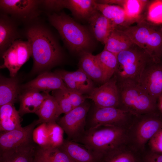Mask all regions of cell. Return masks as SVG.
Listing matches in <instances>:
<instances>
[{"label":"cell","instance_id":"obj_1","mask_svg":"<svg viewBox=\"0 0 162 162\" xmlns=\"http://www.w3.org/2000/svg\"><path fill=\"white\" fill-rule=\"evenodd\" d=\"M23 35L30 46L32 74L48 71L60 64L63 55L56 38L47 26L37 20L26 24Z\"/></svg>","mask_w":162,"mask_h":162},{"label":"cell","instance_id":"obj_2","mask_svg":"<svg viewBox=\"0 0 162 162\" xmlns=\"http://www.w3.org/2000/svg\"><path fill=\"white\" fill-rule=\"evenodd\" d=\"M50 24L58 31L71 52L80 55L89 51L92 44L90 34L84 26L64 12H46Z\"/></svg>","mask_w":162,"mask_h":162},{"label":"cell","instance_id":"obj_3","mask_svg":"<svg viewBox=\"0 0 162 162\" xmlns=\"http://www.w3.org/2000/svg\"><path fill=\"white\" fill-rule=\"evenodd\" d=\"M128 128L101 126L86 130L76 142L92 153L98 160L113 150L128 144Z\"/></svg>","mask_w":162,"mask_h":162},{"label":"cell","instance_id":"obj_4","mask_svg":"<svg viewBox=\"0 0 162 162\" xmlns=\"http://www.w3.org/2000/svg\"><path fill=\"white\" fill-rule=\"evenodd\" d=\"M120 96L119 108L134 116L158 111L157 101L140 83L129 80L117 81Z\"/></svg>","mask_w":162,"mask_h":162},{"label":"cell","instance_id":"obj_5","mask_svg":"<svg viewBox=\"0 0 162 162\" xmlns=\"http://www.w3.org/2000/svg\"><path fill=\"white\" fill-rule=\"evenodd\" d=\"M134 44L145 50L155 62L160 61L162 52V26L144 19L134 26L120 29Z\"/></svg>","mask_w":162,"mask_h":162},{"label":"cell","instance_id":"obj_6","mask_svg":"<svg viewBox=\"0 0 162 162\" xmlns=\"http://www.w3.org/2000/svg\"><path fill=\"white\" fill-rule=\"evenodd\" d=\"M162 128V114L158 111L135 116L128 128V144L141 154L146 144Z\"/></svg>","mask_w":162,"mask_h":162},{"label":"cell","instance_id":"obj_7","mask_svg":"<svg viewBox=\"0 0 162 162\" xmlns=\"http://www.w3.org/2000/svg\"><path fill=\"white\" fill-rule=\"evenodd\" d=\"M117 58L118 66L114 75L117 80H129L139 83L145 68L153 61L145 50L134 44L119 53Z\"/></svg>","mask_w":162,"mask_h":162},{"label":"cell","instance_id":"obj_8","mask_svg":"<svg viewBox=\"0 0 162 162\" xmlns=\"http://www.w3.org/2000/svg\"><path fill=\"white\" fill-rule=\"evenodd\" d=\"M135 116L129 112L115 107L100 108L95 106L87 115L86 130L101 126L128 128Z\"/></svg>","mask_w":162,"mask_h":162},{"label":"cell","instance_id":"obj_9","mask_svg":"<svg viewBox=\"0 0 162 162\" xmlns=\"http://www.w3.org/2000/svg\"><path fill=\"white\" fill-rule=\"evenodd\" d=\"M43 0H1L0 14L7 15L18 23L27 24L37 20L42 12Z\"/></svg>","mask_w":162,"mask_h":162},{"label":"cell","instance_id":"obj_10","mask_svg":"<svg viewBox=\"0 0 162 162\" xmlns=\"http://www.w3.org/2000/svg\"><path fill=\"white\" fill-rule=\"evenodd\" d=\"M90 108V104L85 102L59 119L57 124L66 134L68 139L77 142L84 134L86 118Z\"/></svg>","mask_w":162,"mask_h":162},{"label":"cell","instance_id":"obj_11","mask_svg":"<svg viewBox=\"0 0 162 162\" xmlns=\"http://www.w3.org/2000/svg\"><path fill=\"white\" fill-rule=\"evenodd\" d=\"M3 63L0 68H7L11 77L16 76L21 67L32 57L31 47L28 41L18 40L2 55Z\"/></svg>","mask_w":162,"mask_h":162},{"label":"cell","instance_id":"obj_12","mask_svg":"<svg viewBox=\"0 0 162 162\" xmlns=\"http://www.w3.org/2000/svg\"><path fill=\"white\" fill-rule=\"evenodd\" d=\"M87 98L91 99L98 107L119 108L120 96L116 76L114 75L99 87L94 88Z\"/></svg>","mask_w":162,"mask_h":162},{"label":"cell","instance_id":"obj_13","mask_svg":"<svg viewBox=\"0 0 162 162\" xmlns=\"http://www.w3.org/2000/svg\"><path fill=\"white\" fill-rule=\"evenodd\" d=\"M38 124V123L37 120H34L25 127L9 131L1 132L0 152L32 143L33 131Z\"/></svg>","mask_w":162,"mask_h":162},{"label":"cell","instance_id":"obj_14","mask_svg":"<svg viewBox=\"0 0 162 162\" xmlns=\"http://www.w3.org/2000/svg\"><path fill=\"white\" fill-rule=\"evenodd\" d=\"M97 3L96 1L93 0H50L49 7L51 11L54 12L67 8L76 17L88 19L97 10Z\"/></svg>","mask_w":162,"mask_h":162},{"label":"cell","instance_id":"obj_15","mask_svg":"<svg viewBox=\"0 0 162 162\" xmlns=\"http://www.w3.org/2000/svg\"><path fill=\"white\" fill-rule=\"evenodd\" d=\"M140 83L150 95L157 100L162 94V61H153L148 64L142 73Z\"/></svg>","mask_w":162,"mask_h":162},{"label":"cell","instance_id":"obj_16","mask_svg":"<svg viewBox=\"0 0 162 162\" xmlns=\"http://www.w3.org/2000/svg\"><path fill=\"white\" fill-rule=\"evenodd\" d=\"M54 72L60 76L67 88L73 91L88 94L95 88L93 81L79 68L74 71L58 70Z\"/></svg>","mask_w":162,"mask_h":162},{"label":"cell","instance_id":"obj_17","mask_svg":"<svg viewBox=\"0 0 162 162\" xmlns=\"http://www.w3.org/2000/svg\"><path fill=\"white\" fill-rule=\"evenodd\" d=\"M21 88L48 93L51 91L68 88L58 74L49 71L40 73L34 79L21 86Z\"/></svg>","mask_w":162,"mask_h":162},{"label":"cell","instance_id":"obj_18","mask_svg":"<svg viewBox=\"0 0 162 162\" xmlns=\"http://www.w3.org/2000/svg\"><path fill=\"white\" fill-rule=\"evenodd\" d=\"M18 23L10 16L0 15V52L2 55L13 43L21 37Z\"/></svg>","mask_w":162,"mask_h":162},{"label":"cell","instance_id":"obj_19","mask_svg":"<svg viewBox=\"0 0 162 162\" xmlns=\"http://www.w3.org/2000/svg\"><path fill=\"white\" fill-rule=\"evenodd\" d=\"M91 31L95 38L104 44L116 27L109 19L97 10L88 19Z\"/></svg>","mask_w":162,"mask_h":162},{"label":"cell","instance_id":"obj_20","mask_svg":"<svg viewBox=\"0 0 162 162\" xmlns=\"http://www.w3.org/2000/svg\"><path fill=\"white\" fill-rule=\"evenodd\" d=\"M20 97V106L18 112L20 116L35 112L38 110L48 92L32 89L22 90Z\"/></svg>","mask_w":162,"mask_h":162},{"label":"cell","instance_id":"obj_21","mask_svg":"<svg viewBox=\"0 0 162 162\" xmlns=\"http://www.w3.org/2000/svg\"><path fill=\"white\" fill-rule=\"evenodd\" d=\"M79 67L93 81L102 84L106 82L104 73L95 56L90 52L81 55Z\"/></svg>","mask_w":162,"mask_h":162},{"label":"cell","instance_id":"obj_22","mask_svg":"<svg viewBox=\"0 0 162 162\" xmlns=\"http://www.w3.org/2000/svg\"><path fill=\"white\" fill-rule=\"evenodd\" d=\"M65 153L74 162H98V158L84 146L68 139L64 140L58 147Z\"/></svg>","mask_w":162,"mask_h":162},{"label":"cell","instance_id":"obj_23","mask_svg":"<svg viewBox=\"0 0 162 162\" xmlns=\"http://www.w3.org/2000/svg\"><path fill=\"white\" fill-rule=\"evenodd\" d=\"M21 89L18 79L16 76L7 78L1 75L0 106L8 104L14 105L19 99Z\"/></svg>","mask_w":162,"mask_h":162},{"label":"cell","instance_id":"obj_24","mask_svg":"<svg viewBox=\"0 0 162 162\" xmlns=\"http://www.w3.org/2000/svg\"><path fill=\"white\" fill-rule=\"evenodd\" d=\"M140 154L127 144L106 153L98 162H142Z\"/></svg>","mask_w":162,"mask_h":162},{"label":"cell","instance_id":"obj_25","mask_svg":"<svg viewBox=\"0 0 162 162\" xmlns=\"http://www.w3.org/2000/svg\"><path fill=\"white\" fill-rule=\"evenodd\" d=\"M36 149L32 143L0 152V162H34Z\"/></svg>","mask_w":162,"mask_h":162},{"label":"cell","instance_id":"obj_26","mask_svg":"<svg viewBox=\"0 0 162 162\" xmlns=\"http://www.w3.org/2000/svg\"><path fill=\"white\" fill-rule=\"evenodd\" d=\"M97 10L111 21L116 28H121L132 24L128 20L124 9L120 6L97 2Z\"/></svg>","mask_w":162,"mask_h":162},{"label":"cell","instance_id":"obj_27","mask_svg":"<svg viewBox=\"0 0 162 162\" xmlns=\"http://www.w3.org/2000/svg\"><path fill=\"white\" fill-rule=\"evenodd\" d=\"M35 113L38 117L37 120L39 124L56 122L62 113L56 99L48 93Z\"/></svg>","mask_w":162,"mask_h":162},{"label":"cell","instance_id":"obj_28","mask_svg":"<svg viewBox=\"0 0 162 162\" xmlns=\"http://www.w3.org/2000/svg\"><path fill=\"white\" fill-rule=\"evenodd\" d=\"M0 107L1 132L9 131L22 127L20 115L14 104H8Z\"/></svg>","mask_w":162,"mask_h":162},{"label":"cell","instance_id":"obj_29","mask_svg":"<svg viewBox=\"0 0 162 162\" xmlns=\"http://www.w3.org/2000/svg\"><path fill=\"white\" fill-rule=\"evenodd\" d=\"M149 1L144 0H114L113 4L121 7L131 23L144 20L142 14Z\"/></svg>","mask_w":162,"mask_h":162},{"label":"cell","instance_id":"obj_30","mask_svg":"<svg viewBox=\"0 0 162 162\" xmlns=\"http://www.w3.org/2000/svg\"><path fill=\"white\" fill-rule=\"evenodd\" d=\"M134 44L122 30L116 28L109 37L104 44V50L117 55L120 52L130 48Z\"/></svg>","mask_w":162,"mask_h":162},{"label":"cell","instance_id":"obj_31","mask_svg":"<svg viewBox=\"0 0 162 162\" xmlns=\"http://www.w3.org/2000/svg\"><path fill=\"white\" fill-rule=\"evenodd\" d=\"M95 56L104 73L107 81L114 75L116 71L118 66L117 55L104 50Z\"/></svg>","mask_w":162,"mask_h":162},{"label":"cell","instance_id":"obj_32","mask_svg":"<svg viewBox=\"0 0 162 162\" xmlns=\"http://www.w3.org/2000/svg\"><path fill=\"white\" fill-rule=\"evenodd\" d=\"M38 149L47 162H74L64 152L58 147H49Z\"/></svg>","mask_w":162,"mask_h":162},{"label":"cell","instance_id":"obj_33","mask_svg":"<svg viewBox=\"0 0 162 162\" xmlns=\"http://www.w3.org/2000/svg\"><path fill=\"white\" fill-rule=\"evenodd\" d=\"M32 140L40 148H45L51 146L47 124H41L35 128L32 133Z\"/></svg>","mask_w":162,"mask_h":162},{"label":"cell","instance_id":"obj_34","mask_svg":"<svg viewBox=\"0 0 162 162\" xmlns=\"http://www.w3.org/2000/svg\"><path fill=\"white\" fill-rule=\"evenodd\" d=\"M51 147H58L63 142L64 131L56 122L47 123Z\"/></svg>","mask_w":162,"mask_h":162},{"label":"cell","instance_id":"obj_35","mask_svg":"<svg viewBox=\"0 0 162 162\" xmlns=\"http://www.w3.org/2000/svg\"><path fill=\"white\" fill-rule=\"evenodd\" d=\"M147 21L156 24H162V1L156 0L149 3L146 15Z\"/></svg>","mask_w":162,"mask_h":162},{"label":"cell","instance_id":"obj_36","mask_svg":"<svg viewBox=\"0 0 162 162\" xmlns=\"http://www.w3.org/2000/svg\"><path fill=\"white\" fill-rule=\"evenodd\" d=\"M52 95L56 99L62 113L66 114L74 109L64 90H53Z\"/></svg>","mask_w":162,"mask_h":162},{"label":"cell","instance_id":"obj_37","mask_svg":"<svg viewBox=\"0 0 162 162\" xmlns=\"http://www.w3.org/2000/svg\"><path fill=\"white\" fill-rule=\"evenodd\" d=\"M149 151L162 153V128L159 130L147 143Z\"/></svg>","mask_w":162,"mask_h":162},{"label":"cell","instance_id":"obj_38","mask_svg":"<svg viewBox=\"0 0 162 162\" xmlns=\"http://www.w3.org/2000/svg\"><path fill=\"white\" fill-rule=\"evenodd\" d=\"M73 108L79 106L85 102L87 96H85L68 88L64 90Z\"/></svg>","mask_w":162,"mask_h":162},{"label":"cell","instance_id":"obj_39","mask_svg":"<svg viewBox=\"0 0 162 162\" xmlns=\"http://www.w3.org/2000/svg\"><path fill=\"white\" fill-rule=\"evenodd\" d=\"M142 162H162V153L148 151L143 153Z\"/></svg>","mask_w":162,"mask_h":162},{"label":"cell","instance_id":"obj_40","mask_svg":"<svg viewBox=\"0 0 162 162\" xmlns=\"http://www.w3.org/2000/svg\"><path fill=\"white\" fill-rule=\"evenodd\" d=\"M34 162H47L43 157L38 148L36 149Z\"/></svg>","mask_w":162,"mask_h":162},{"label":"cell","instance_id":"obj_41","mask_svg":"<svg viewBox=\"0 0 162 162\" xmlns=\"http://www.w3.org/2000/svg\"><path fill=\"white\" fill-rule=\"evenodd\" d=\"M157 104L158 110L162 114V94L157 98Z\"/></svg>","mask_w":162,"mask_h":162},{"label":"cell","instance_id":"obj_42","mask_svg":"<svg viewBox=\"0 0 162 162\" xmlns=\"http://www.w3.org/2000/svg\"><path fill=\"white\" fill-rule=\"evenodd\" d=\"M160 61H162V52L161 54Z\"/></svg>","mask_w":162,"mask_h":162},{"label":"cell","instance_id":"obj_43","mask_svg":"<svg viewBox=\"0 0 162 162\" xmlns=\"http://www.w3.org/2000/svg\"><path fill=\"white\" fill-rule=\"evenodd\" d=\"M162 1V0H161Z\"/></svg>","mask_w":162,"mask_h":162}]
</instances>
